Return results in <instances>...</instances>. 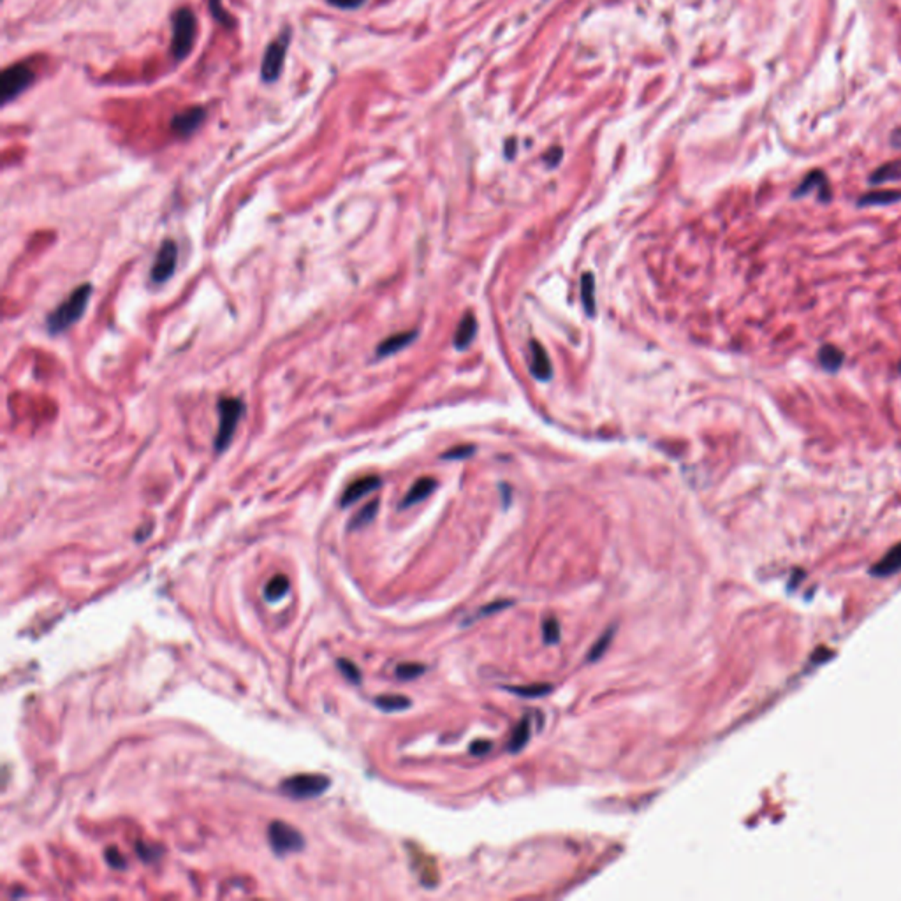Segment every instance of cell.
Wrapping results in <instances>:
<instances>
[{
    "instance_id": "7c38bea8",
    "label": "cell",
    "mask_w": 901,
    "mask_h": 901,
    "mask_svg": "<svg viewBox=\"0 0 901 901\" xmlns=\"http://www.w3.org/2000/svg\"><path fill=\"white\" fill-rule=\"evenodd\" d=\"M530 370L532 375L539 380H549L553 373L551 361H549L548 352L539 342H532L530 347Z\"/></svg>"
},
{
    "instance_id": "44dd1931",
    "label": "cell",
    "mask_w": 901,
    "mask_h": 901,
    "mask_svg": "<svg viewBox=\"0 0 901 901\" xmlns=\"http://www.w3.org/2000/svg\"><path fill=\"white\" fill-rule=\"evenodd\" d=\"M581 300L586 314L590 317L595 316V280L592 273H585L581 277Z\"/></svg>"
},
{
    "instance_id": "ffe728a7",
    "label": "cell",
    "mask_w": 901,
    "mask_h": 901,
    "mask_svg": "<svg viewBox=\"0 0 901 901\" xmlns=\"http://www.w3.org/2000/svg\"><path fill=\"white\" fill-rule=\"evenodd\" d=\"M289 586L291 583L289 579H287V576L284 574L273 576V578L268 581L266 588H264V599H266L268 602H271V604H275V602L282 601V599L286 597L287 592H289Z\"/></svg>"
},
{
    "instance_id": "83f0119b",
    "label": "cell",
    "mask_w": 901,
    "mask_h": 901,
    "mask_svg": "<svg viewBox=\"0 0 901 901\" xmlns=\"http://www.w3.org/2000/svg\"><path fill=\"white\" fill-rule=\"evenodd\" d=\"M425 671L426 667L421 664H400L396 667V676H398L400 680H414V678L421 676Z\"/></svg>"
},
{
    "instance_id": "e575fe53",
    "label": "cell",
    "mask_w": 901,
    "mask_h": 901,
    "mask_svg": "<svg viewBox=\"0 0 901 901\" xmlns=\"http://www.w3.org/2000/svg\"><path fill=\"white\" fill-rule=\"evenodd\" d=\"M492 750V741H485V740H477L470 745V754L477 755V757H481V755L488 754Z\"/></svg>"
},
{
    "instance_id": "5b68a950",
    "label": "cell",
    "mask_w": 901,
    "mask_h": 901,
    "mask_svg": "<svg viewBox=\"0 0 901 901\" xmlns=\"http://www.w3.org/2000/svg\"><path fill=\"white\" fill-rule=\"evenodd\" d=\"M35 72L25 64H13L6 67L0 76V97L2 104H9L16 97L34 85Z\"/></svg>"
},
{
    "instance_id": "ba28073f",
    "label": "cell",
    "mask_w": 901,
    "mask_h": 901,
    "mask_svg": "<svg viewBox=\"0 0 901 901\" xmlns=\"http://www.w3.org/2000/svg\"><path fill=\"white\" fill-rule=\"evenodd\" d=\"M178 264V247L173 240H164L159 247L157 256L152 264L150 277L155 284H164L173 277Z\"/></svg>"
},
{
    "instance_id": "6da1fadb",
    "label": "cell",
    "mask_w": 901,
    "mask_h": 901,
    "mask_svg": "<svg viewBox=\"0 0 901 901\" xmlns=\"http://www.w3.org/2000/svg\"><path fill=\"white\" fill-rule=\"evenodd\" d=\"M90 298H92L90 284H83V286H79L78 289L72 291V293L69 294V296L65 298V300L62 301V303L48 316L46 326H48L49 333L53 334L62 333V331L74 326V324L83 317L85 310H87Z\"/></svg>"
},
{
    "instance_id": "836d02e7",
    "label": "cell",
    "mask_w": 901,
    "mask_h": 901,
    "mask_svg": "<svg viewBox=\"0 0 901 901\" xmlns=\"http://www.w3.org/2000/svg\"><path fill=\"white\" fill-rule=\"evenodd\" d=\"M473 447L472 446H460V447H453L450 450H447L446 455H442L444 460H465L469 458L470 455H473Z\"/></svg>"
},
{
    "instance_id": "8fae6325",
    "label": "cell",
    "mask_w": 901,
    "mask_h": 901,
    "mask_svg": "<svg viewBox=\"0 0 901 901\" xmlns=\"http://www.w3.org/2000/svg\"><path fill=\"white\" fill-rule=\"evenodd\" d=\"M379 486H380V477L377 476L361 477V479H357V481L350 482V485L347 486V489L342 495V500H340V505L342 507L352 505L354 502L361 500L363 496L368 495V493L375 492Z\"/></svg>"
},
{
    "instance_id": "2e32d148",
    "label": "cell",
    "mask_w": 901,
    "mask_h": 901,
    "mask_svg": "<svg viewBox=\"0 0 901 901\" xmlns=\"http://www.w3.org/2000/svg\"><path fill=\"white\" fill-rule=\"evenodd\" d=\"M845 361V354L838 349L836 346H831V343H826L819 349V363L826 372L834 373L843 366Z\"/></svg>"
},
{
    "instance_id": "d4e9b609",
    "label": "cell",
    "mask_w": 901,
    "mask_h": 901,
    "mask_svg": "<svg viewBox=\"0 0 901 901\" xmlns=\"http://www.w3.org/2000/svg\"><path fill=\"white\" fill-rule=\"evenodd\" d=\"M208 8H210V15L213 16L215 22L220 23L222 26H225V29L236 26V19L222 6V0H208Z\"/></svg>"
},
{
    "instance_id": "8992f818",
    "label": "cell",
    "mask_w": 901,
    "mask_h": 901,
    "mask_svg": "<svg viewBox=\"0 0 901 901\" xmlns=\"http://www.w3.org/2000/svg\"><path fill=\"white\" fill-rule=\"evenodd\" d=\"M330 778L324 774H294L280 784V790L293 799H312L320 796L330 787Z\"/></svg>"
},
{
    "instance_id": "d6a6232c",
    "label": "cell",
    "mask_w": 901,
    "mask_h": 901,
    "mask_svg": "<svg viewBox=\"0 0 901 901\" xmlns=\"http://www.w3.org/2000/svg\"><path fill=\"white\" fill-rule=\"evenodd\" d=\"M106 861H108L109 866H113L115 870H124L125 868V859L117 847H109V849L106 850Z\"/></svg>"
},
{
    "instance_id": "d6986e66",
    "label": "cell",
    "mask_w": 901,
    "mask_h": 901,
    "mask_svg": "<svg viewBox=\"0 0 901 901\" xmlns=\"http://www.w3.org/2000/svg\"><path fill=\"white\" fill-rule=\"evenodd\" d=\"M901 180V161H891L875 169L870 177L871 185L887 184V181Z\"/></svg>"
},
{
    "instance_id": "3957f363",
    "label": "cell",
    "mask_w": 901,
    "mask_h": 901,
    "mask_svg": "<svg viewBox=\"0 0 901 901\" xmlns=\"http://www.w3.org/2000/svg\"><path fill=\"white\" fill-rule=\"evenodd\" d=\"M291 39H293V31L289 26H286L264 49L263 62H261V79L266 85H271V83L280 79Z\"/></svg>"
},
{
    "instance_id": "9c48e42d",
    "label": "cell",
    "mask_w": 901,
    "mask_h": 901,
    "mask_svg": "<svg viewBox=\"0 0 901 901\" xmlns=\"http://www.w3.org/2000/svg\"><path fill=\"white\" fill-rule=\"evenodd\" d=\"M206 117L208 113L203 106H190L171 118V131L178 138H190L192 134L200 131Z\"/></svg>"
},
{
    "instance_id": "7402d4cb",
    "label": "cell",
    "mask_w": 901,
    "mask_h": 901,
    "mask_svg": "<svg viewBox=\"0 0 901 901\" xmlns=\"http://www.w3.org/2000/svg\"><path fill=\"white\" fill-rule=\"evenodd\" d=\"M530 740V718L525 717L523 720H519V724L516 725L514 731H512V736L509 740V752H519L525 748V745L528 743Z\"/></svg>"
},
{
    "instance_id": "484cf974",
    "label": "cell",
    "mask_w": 901,
    "mask_h": 901,
    "mask_svg": "<svg viewBox=\"0 0 901 901\" xmlns=\"http://www.w3.org/2000/svg\"><path fill=\"white\" fill-rule=\"evenodd\" d=\"M615 631H616L615 627H609L608 631H606L604 634H602L601 638H599V641L595 642V644L592 646V650H590L588 662H597L599 658H601L602 655H604L606 651H608L609 644H611L612 638H615Z\"/></svg>"
},
{
    "instance_id": "5bb4252c",
    "label": "cell",
    "mask_w": 901,
    "mask_h": 901,
    "mask_svg": "<svg viewBox=\"0 0 901 901\" xmlns=\"http://www.w3.org/2000/svg\"><path fill=\"white\" fill-rule=\"evenodd\" d=\"M435 488H437L435 479H432V477H423V479H419V481L414 482L412 488L409 489V493L405 495V498H403L402 505H400V507L407 509V507L414 505V503L423 502V500H425L426 496H430L433 492H435Z\"/></svg>"
},
{
    "instance_id": "7a4b0ae2",
    "label": "cell",
    "mask_w": 901,
    "mask_h": 901,
    "mask_svg": "<svg viewBox=\"0 0 901 901\" xmlns=\"http://www.w3.org/2000/svg\"><path fill=\"white\" fill-rule=\"evenodd\" d=\"M197 34V22L192 9L180 8L171 16V56L177 62L190 55Z\"/></svg>"
},
{
    "instance_id": "e0dca14e",
    "label": "cell",
    "mask_w": 901,
    "mask_h": 901,
    "mask_svg": "<svg viewBox=\"0 0 901 901\" xmlns=\"http://www.w3.org/2000/svg\"><path fill=\"white\" fill-rule=\"evenodd\" d=\"M901 201V190H875L868 192L863 197H859L857 206H884V204H893Z\"/></svg>"
},
{
    "instance_id": "cb8c5ba5",
    "label": "cell",
    "mask_w": 901,
    "mask_h": 901,
    "mask_svg": "<svg viewBox=\"0 0 901 901\" xmlns=\"http://www.w3.org/2000/svg\"><path fill=\"white\" fill-rule=\"evenodd\" d=\"M377 511H379V500H372L370 503H366V505H364L363 509H361V511L357 512V514L354 516L352 519H350V525H349L350 530H357V528H363V526L370 525V523H372L373 519H375Z\"/></svg>"
},
{
    "instance_id": "f546056e",
    "label": "cell",
    "mask_w": 901,
    "mask_h": 901,
    "mask_svg": "<svg viewBox=\"0 0 901 901\" xmlns=\"http://www.w3.org/2000/svg\"><path fill=\"white\" fill-rule=\"evenodd\" d=\"M542 634H544V641L548 644H555V642L560 641V624L556 622L555 618H548L542 625Z\"/></svg>"
},
{
    "instance_id": "30bf717a",
    "label": "cell",
    "mask_w": 901,
    "mask_h": 901,
    "mask_svg": "<svg viewBox=\"0 0 901 901\" xmlns=\"http://www.w3.org/2000/svg\"><path fill=\"white\" fill-rule=\"evenodd\" d=\"M817 190L820 195V201H829L831 200V190H829V184H827V178L822 171H811L804 177V180L801 181L799 185L794 190V197H803V195H808L810 192Z\"/></svg>"
},
{
    "instance_id": "4dcf8cb0",
    "label": "cell",
    "mask_w": 901,
    "mask_h": 901,
    "mask_svg": "<svg viewBox=\"0 0 901 901\" xmlns=\"http://www.w3.org/2000/svg\"><path fill=\"white\" fill-rule=\"evenodd\" d=\"M509 606H512V601H495V602H492V604H486L485 608L479 609V612H477V615L473 616V619H470V622H477V619H482L485 616L495 615V612L507 609Z\"/></svg>"
},
{
    "instance_id": "4316f807",
    "label": "cell",
    "mask_w": 901,
    "mask_h": 901,
    "mask_svg": "<svg viewBox=\"0 0 901 901\" xmlns=\"http://www.w3.org/2000/svg\"><path fill=\"white\" fill-rule=\"evenodd\" d=\"M512 694L523 695V697H542V695H548L549 692L553 690V685L549 683H533V685H526V687H512L509 688Z\"/></svg>"
},
{
    "instance_id": "52a82bcc",
    "label": "cell",
    "mask_w": 901,
    "mask_h": 901,
    "mask_svg": "<svg viewBox=\"0 0 901 901\" xmlns=\"http://www.w3.org/2000/svg\"><path fill=\"white\" fill-rule=\"evenodd\" d=\"M268 838H270L271 849H273V852L277 856H287L291 852H300L305 847L303 834L298 829H294L293 826H289V824L280 822V820H275V822L270 824V827H268Z\"/></svg>"
},
{
    "instance_id": "8d00e7d4",
    "label": "cell",
    "mask_w": 901,
    "mask_h": 901,
    "mask_svg": "<svg viewBox=\"0 0 901 901\" xmlns=\"http://www.w3.org/2000/svg\"><path fill=\"white\" fill-rule=\"evenodd\" d=\"M562 155H563L562 148H558V147L551 148V150H549L548 154H546V162H548L549 168H555V165L558 164L560 161H562Z\"/></svg>"
},
{
    "instance_id": "9a60e30c",
    "label": "cell",
    "mask_w": 901,
    "mask_h": 901,
    "mask_svg": "<svg viewBox=\"0 0 901 901\" xmlns=\"http://www.w3.org/2000/svg\"><path fill=\"white\" fill-rule=\"evenodd\" d=\"M477 331V320L473 317V314H465L462 319V323L458 324L456 327V334H455V346L456 349L463 350L470 346V342L473 340Z\"/></svg>"
},
{
    "instance_id": "d590c367",
    "label": "cell",
    "mask_w": 901,
    "mask_h": 901,
    "mask_svg": "<svg viewBox=\"0 0 901 901\" xmlns=\"http://www.w3.org/2000/svg\"><path fill=\"white\" fill-rule=\"evenodd\" d=\"M136 852H138V856L141 857L143 861H152V859H155V857H157V852H155V849H150V847H148V845H145V843H138V847H136Z\"/></svg>"
},
{
    "instance_id": "277c9868",
    "label": "cell",
    "mask_w": 901,
    "mask_h": 901,
    "mask_svg": "<svg viewBox=\"0 0 901 901\" xmlns=\"http://www.w3.org/2000/svg\"><path fill=\"white\" fill-rule=\"evenodd\" d=\"M245 414V403L240 398H222L218 402V432L215 435V449L222 453L229 447L236 426Z\"/></svg>"
},
{
    "instance_id": "4fadbf2b",
    "label": "cell",
    "mask_w": 901,
    "mask_h": 901,
    "mask_svg": "<svg viewBox=\"0 0 901 901\" xmlns=\"http://www.w3.org/2000/svg\"><path fill=\"white\" fill-rule=\"evenodd\" d=\"M417 338V331L410 330V331H402V333L391 334L389 338H386L384 342H380L379 349H377V356L379 357H386L391 356V354L400 352L402 349H405L407 346L414 342Z\"/></svg>"
},
{
    "instance_id": "1f68e13d",
    "label": "cell",
    "mask_w": 901,
    "mask_h": 901,
    "mask_svg": "<svg viewBox=\"0 0 901 901\" xmlns=\"http://www.w3.org/2000/svg\"><path fill=\"white\" fill-rule=\"evenodd\" d=\"M326 4L340 11H357L366 4V0H326Z\"/></svg>"
},
{
    "instance_id": "ac0fdd59",
    "label": "cell",
    "mask_w": 901,
    "mask_h": 901,
    "mask_svg": "<svg viewBox=\"0 0 901 901\" xmlns=\"http://www.w3.org/2000/svg\"><path fill=\"white\" fill-rule=\"evenodd\" d=\"M901 569V542L900 544L894 546L879 563H877L875 567L871 569L873 574L877 576H891L894 572H898Z\"/></svg>"
},
{
    "instance_id": "f1b7e54d",
    "label": "cell",
    "mask_w": 901,
    "mask_h": 901,
    "mask_svg": "<svg viewBox=\"0 0 901 901\" xmlns=\"http://www.w3.org/2000/svg\"><path fill=\"white\" fill-rule=\"evenodd\" d=\"M336 665H338V669L342 671V674L346 676L347 680L352 681V683H359V681H361V671L357 669L356 664H352L350 660H346V658H340V660L336 662Z\"/></svg>"
},
{
    "instance_id": "603a6c76",
    "label": "cell",
    "mask_w": 901,
    "mask_h": 901,
    "mask_svg": "<svg viewBox=\"0 0 901 901\" xmlns=\"http://www.w3.org/2000/svg\"><path fill=\"white\" fill-rule=\"evenodd\" d=\"M377 708H380L382 711H402L410 708V699L405 697V695H380V697L375 699Z\"/></svg>"
}]
</instances>
